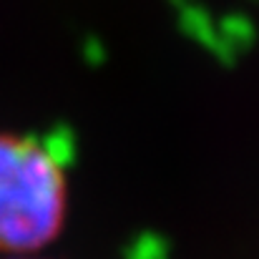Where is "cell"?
Instances as JSON below:
<instances>
[{
  "mask_svg": "<svg viewBox=\"0 0 259 259\" xmlns=\"http://www.w3.org/2000/svg\"><path fill=\"white\" fill-rule=\"evenodd\" d=\"M68 174L30 134H0V257L40 254L68 219Z\"/></svg>",
  "mask_w": 259,
  "mask_h": 259,
  "instance_id": "1",
  "label": "cell"
},
{
  "mask_svg": "<svg viewBox=\"0 0 259 259\" xmlns=\"http://www.w3.org/2000/svg\"><path fill=\"white\" fill-rule=\"evenodd\" d=\"M3 259H40V254H25V257H3Z\"/></svg>",
  "mask_w": 259,
  "mask_h": 259,
  "instance_id": "2",
  "label": "cell"
}]
</instances>
